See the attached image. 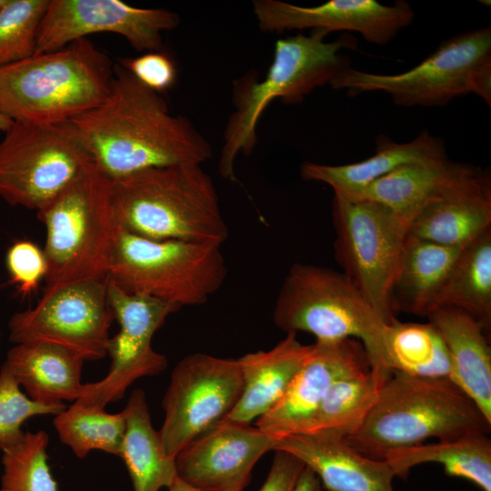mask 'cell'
<instances>
[{"label":"cell","instance_id":"6da1fadb","mask_svg":"<svg viewBox=\"0 0 491 491\" xmlns=\"http://www.w3.org/2000/svg\"><path fill=\"white\" fill-rule=\"evenodd\" d=\"M96 167L110 180L153 167L202 165L212 147L185 116L120 64L106 98L67 121Z\"/></svg>","mask_w":491,"mask_h":491},{"label":"cell","instance_id":"7a4b0ae2","mask_svg":"<svg viewBox=\"0 0 491 491\" xmlns=\"http://www.w3.org/2000/svg\"><path fill=\"white\" fill-rule=\"evenodd\" d=\"M110 202L118 226L145 238L221 246L228 237L217 191L198 164L153 167L110 180Z\"/></svg>","mask_w":491,"mask_h":491},{"label":"cell","instance_id":"3957f363","mask_svg":"<svg viewBox=\"0 0 491 491\" xmlns=\"http://www.w3.org/2000/svg\"><path fill=\"white\" fill-rule=\"evenodd\" d=\"M491 423L450 379L392 371L360 425L345 436L365 456L384 460L393 450L481 431Z\"/></svg>","mask_w":491,"mask_h":491},{"label":"cell","instance_id":"277c9868","mask_svg":"<svg viewBox=\"0 0 491 491\" xmlns=\"http://www.w3.org/2000/svg\"><path fill=\"white\" fill-rule=\"evenodd\" d=\"M87 37L0 68V111L13 121L57 125L100 105L114 75Z\"/></svg>","mask_w":491,"mask_h":491},{"label":"cell","instance_id":"5b68a950","mask_svg":"<svg viewBox=\"0 0 491 491\" xmlns=\"http://www.w3.org/2000/svg\"><path fill=\"white\" fill-rule=\"evenodd\" d=\"M329 33L313 29L308 35L298 34L279 39L273 61L259 82L245 76L235 84V111L224 133L219 172L224 178L235 180V161L238 154L249 155L256 142L257 123L275 99L298 104L315 88L329 84L350 65L342 49L356 50V38L343 34L333 42L324 39Z\"/></svg>","mask_w":491,"mask_h":491},{"label":"cell","instance_id":"8992f818","mask_svg":"<svg viewBox=\"0 0 491 491\" xmlns=\"http://www.w3.org/2000/svg\"><path fill=\"white\" fill-rule=\"evenodd\" d=\"M45 227L44 293L108 277L119 226L110 202V179L92 163L37 211Z\"/></svg>","mask_w":491,"mask_h":491},{"label":"cell","instance_id":"52a82bcc","mask_svg":"<svg viewBox=\"0 0 491 491\" xmlns=\"http://www.w3.org/2000/svg\"><path fill=\"white\" fill-rule=\"evenodd\" d=\"M273 319L287 334L306 332L316 342L357 338L371 369L391 374L383 343L386 323L343 273L314 265H293L277 295Z\"/></svg>","mask_w":491,"mask_h":491},{"label":"cell","instance_id":"ba28073f","mask_svg":"<svg viewBox=\"0 0 491 491\" xmlns=\"http://www.w3.org/2000/svg\"><path fill=\"white\" fill-rule=\"evenodd\" d=\"M350 95L379 91L401 106H442L474 93L491 105V30L456 35L415 67L396 75L342 70L330 83Z\"/></svg>","mask_w":491,"mask_h":491},{"label":"cell","instance_id":"9c48e42d","mask_svg":"<svg viewBox=\"0 0 491 491\" xmlns=\"http://www.w3.org/2000/svg\"><path fill=\"white\" fill-rule=\"evenodd\" d=\"M221 246L154 240L119 227L108 279L123 290L184 306L205 304L224 284Z\"/></svg>","mask_w":491,"mask_h":491},{"label":"cell","instance_id":"30bf717a","mask_svg":"<svg viewBox=\"0 0 491 491\" xmlns=\"http://www.w3.org/2000/svg\"><path fill=\"white\" fill-rule=\"evenodd\" d=\"M335 256L344 275L386 323L408 224L387 207L334 193Z\"/></svg>","mask_w":491,"mask_h":491},{"label":"cell","instance_id":"8fae6325","mask_svg":"<svg viewBox=\"0 0 491 491\" xmlns=\"http://www.w3.org/2000/svg\"><path fill=\"white\" fill-rule=\"evenodd\" d=\"M0 142V197L39 211L94 163L67 122L14 121Z\"/></svg>","mask_w":491,"mask_h":491},{"label":"cell","instance_id":"7c38bea8","mask_svg":"<svg viewBox=\"0 0 491 491\" xmlns=\"http://www.w3.org/2000/svg\"><path fill=\"white\" fill-rule=\"evenodd\" d=\"M107 279L73 283L43 294L34 307L10 317V342L52 343L75 352L85 361L103 358L107 355L109 328L115 319Z\"/></svg>","mask_w":491,"mask_h":491},{"label":"cell","instance_id":"4fadbf2b","mask_svg":"<svg viewBox=\"0 0 491 491\" xmlns=\"http://www.w3.org/2000/svg\"><path fill=\"white\" fill-rule=\"evenodd\" d=\"M242 390L237 360L203 353L180 360L163 398L165 418L158 431L167 456L175 459L195 437L222 421Z\"/></svg>","mask_w":491,"mask_h":491},{"label":"cell","instance_id":"5bb4252c","mask_svg":"<svg viewBox=\"0 0 491 491\" xmlns=\"http://www.w3.org/2000/svg\"><path fill=\"white\" fill-rule=\"evenodd\" d=\"M108 301L119 325L109 338L111 365L101 380L83 385L77 403L105 408L121 399L137 379L160 374L167 367L165 356L152 346L155 333L181 306L143 294L129 293L107 279Z\"/></svg>","mask_w":491,"mask_h":491},{"label":"cell","instance_id":"9a60e30c","mask_svg":"<svg viewBox=\"0 0 491 491\" xmlns=\"http://www.w3.org/2000/svg\"><path fill=\"white\" fill-rule=\"evenodd\" d=\"M178 23L177 14L172 11L135 7L119 0H49L35 55L102 32L122 35L136 51H159L162 34Z\"/></svg>","mask_w":491,"mask_h":491},{"label":"cell","instance_id":"2e32d148","mask_svg":"<svg viewBox=\"0 0 491 491\" xmlns=\"http://www.w3.org/2000/svg\"><path fill=\"white\" fill-rule=\"evenodd\" d=\"M278 441L249 424L222 420L175 456L177 476L204 491H244L256 462Z\"/></svg>","mask_w":491,"mask_h":491},{"label":"cell","instance_id":"e0dca14e","mask_svg":"<svg viewBox=\"0 0 491 491\" xmlns=\"http://www.w3.org/2000/svg\"><path fill=\"white\" fill-rule=\"evenodd\" d=\"M371 369L360 341L346 338L316 342L313 350L280 400L256 421V426L278 439L306 432L331 386L346 376Z\"/></svg>","mask_w":491,"mask_h":491},{"label":"cell","instance_id":"ac0fdd59","mask_svg":"<svg viewBox=\"0 0 491 491\" xmlns=\"http://www.w3.org/2000/svg\"><path fill=\"white\" fill-rule=\"evenodd\" d=\"M254 13L262 31L281 33L311 28L359 33L365 40L385 45L409 25L414 12L406 1L383 5L376 0H331L300 6L278 0H255Z\"/></svg>","mask_w":491,"mask_h":491},{"label":"cell","instance_id":"d6986e66","mask_svg":"<svg viewBox=\"0 0 491 491\" xmlns=\"http://www.w3.org/2000/svg\"><path fill=\"white\" fill-rule=\"evenodd\" d=\"M275 450L299 458L327 491H395V474L387 462L363 456L334 431L287 436Z\"/></svg>","mask_w":491,"mask_h":491},{"label":"cell","instance_id":"ffe728a7","mask_svg":"<svg viewBox=\"0 0 491 491\" xmlns=\"http://www.w3.org/2000/svg\"><path fill=\"white\" fill-rule=\"evenodd\" d=\"M491 228V177L476 167L408 224V235L464 248Z\"/></svg>","mask_w":491,"mask_h":491},{"label":"cell","instance_id":"44dd1931","mask_svg":"<svg viewBox=\"0 0 491 491\" xmlns=\"http://www.w3.org/2000/svg\"><path fill=\"white\" fill-rule=\"evenodd\" d=\"M313 350L289 333L267 351L246 354L237 359L243 390L223 421L249 424L269 411L284 396Z\"/></svg>","mask_w":491,"mask_h":491},{"label":"cell","instance_id":"7402d4cb","mask_svg":"<svg viewBox=\"0 0 491 491\" xmlns=\"http://www.w3.org/2000/svg\"><path fill=\"white\" fill-rule=\"evenodd\" d=\"M427 316L447 347L450 380L491 423V349L487 333L471 316L456 308L439 307Z\"/></svg>","mask_w":491,"mask_h":491},{"label":"cell","instance_id":"603a6c76","mask_svg":"<svg viewBox=\"0 0 491 491\" xmlns=\"http://www.w3.org/2000/svg\"><path fill=\"white\" fill-rule=\"evenodd\" d=\"M446 157L443 140L426 130L407 143H396L379 135L372 156L338 165L306 162L300 175L304 180L323 182L331 186L334 193L348 196L403 165L436 162Z\"/></svg>","mask_w":491,"mask_h":491},{"label":"cell","instance_id":"cb8c5ba5","mask_svg":"<svg viewBox=\"0 0 491 491\" xmlns=\"http://www.w3.org/2000/svg\"><path fill=\"white\" fill-rule=\"evenodd\" d=\"M476 168L472 165L452 162L447 157L406 165L357 193L344 196L378 203L409 224L425 206L441 197Z\"/></svg>","mask_w":491,"mask_h":491},{"label":"cell","instance_id":"d4e9b609","mask_svg":"<svg viewBox=\"0 0 491 491\" xmlns=\"http://www.w3.org/2000/svg\"><path fill=\"white\" fill-rule=\"evenodd\" d=\"M85 360L64 346L45 342L16 344L4 364L34 401L63 405L82 393L81 375Z\"/></svg>","mask_w":491,"mask_h":491},{"label":"cell","instance_id":"484cf974","mask_svg":"<svg viewBox=\"0 0 491 491\" xmlns=\"http://www.w3.org/2000/svg\"><path fill=\"white\" fill-rule=\"evenodd\" d=\"M462 249L408 235L392 291L394 312L427 316Z\"/></svg>","mask_w":491,"mask_h":491},{"label":"cell","instance_id":"4316f807","mask_svg":"<svg viewBox=\"0 0 491 491\" xmlns=\"http://www.w3.org/2000/svg\"><path fill=\"white\" fill-rule=\"evenodd\" d=\"M384 460L395 476L403 479L414 466L437 463L446 475L466 479L482 491H491V440L485 432L474 431L453 439L393 450Z\"/></svg>","mask_w":491,"mask_h":491},{"label":"cell","instance_id":"83f0119b","mask_svg":"<svg viewBox=\"0 0 491 491\" xmlns=\"http://www.w3.org/2000/svg\"><path fill=\"white\" fill-rule=\"evenodd\" d=\"M125 429L119 456L125 461L134 491H160L177 476L175 459L163 446L151 421L145 392L134 390L123 410Z\"/></svg>","mask_w":491,"mask_h":491},{"label":"cell","instance_id":"f1b7e54d","mask_svg":"<svg viewBox=\"0 0 491 491\" xmlns=\"http://www.w3.org/2000/svg\"><path fill=\"white\" fill-rule=\"evenodd\" d=\"M439 307L459 309L490 333L491 228L461 250L436 298L433 310Z\"/></svg>","mask_w":491,"mask_h":491},{"label":"cell","instance_id":"f546056e","mask_svg":"<svg viewBox=\"0 0 491 491\" xmlns=\"http://www.w3.org/2000/svg\"><path fill=\"white\" fill-rule=\"evenodd\" d=\"M387 368L409 376L428 378L451 376V363L446 343L432 324H386L383 335Z\"/></svg>","mask_w":491,"mask_h":491},{"label":"cell","instance_id":"4dcf8cb0","mask_svg":"<svg viewBox=\"0 0 491 491\" xmlns=\"http://www.w3.org/2000/svg\"><path fill=\"white\" fill-rule=\"evenodd\" d=\"M388 377L370 369L336 381L305 433L334 431L344 436L351 434L366 416Z\"/></svg>","mask_w":491,"mask_h":491},{"label":"cell","instance_id":"1f68e13d","mask_svg":"<svg viewBox=\"0 0 491 491\" xmlns=\"http://www.w3.org/2000/svg\"><path fill=\"white\" fill-rule=\"evenodd\" d=\"M54 426L62 443L78 458L101 450L119 456L125 429L123 411L116 414L75 401L55 416Z\"/></svg>","mask_w":491,"mask_h":491},{"label":"cell","instance_id":"d6a6232c","mask_svg":"<svg viewBox=\"0 0 491 491\" xmlns=\"http://www.w3.org/2000/svg\"><path fill=\"white\" fill-rule=\"evenodd\" d=\"M48 435L25 432L17 444L2 450L0 491H57L47 463Z\"/></svg>","mask_w":491,"mask_h":491},{"label":"cell","instance_id":"836d02e7","mask_svg":"<svg viewBox=\"0 0 491 491\" xmlns=\"http://www.w3.org/2000/svg\"><path fill=\"white\" fill-rule=\"evenodd\" d=\"M49 0H6L0 9V68L33 56Z\"/></svg>","mask_w":491,"mask_h":491},{"label":"cell","instance_id":"e575fe53","mask_svg":"<svg viewBox=\"0 0 491 491\" xmlns=\"http://www.w3.org/2000/svg\"><path fill=\"white\" fill-rule=\"evenodd\" d=\"M63 405H46L32 400L20 389L7 366L0 369V449L3 450L21 441L25 432L22 425L30 417L43 415H58L65 408Z\"/></svg>","mask_w":491,"mask_h":491},{"label":"cell","instance_id":"d590c367","mask_svg":"<svg viewBox=\"0 0 491 491\" xmlns=\"http://www.w3.org/2000/svg\"><path fill=\"white\" fill-rule=\"evenodd\" d=\"M6 266L11 282L24 296L37 289L47 272L44 250L28 240L17 241L8 249Z\"/></svg>","mask_w":491,"mask_h":491},{"label":"cell","instance_id":"8d00e7d4","mask_svg":"<svg viewBox=\"0 0 491 491\" xmlns=\"http://www.w3.org/2000/svg\"><path fill=\"white\" fill-rule=\"evenodd\" d=\"M120 65L139 82L158 94L171 88L175 82V65L166 54L160 51L124 59Z\"/></svg>","mask_w":491,"mask_h":491},{"label":"cell","instance_id":"74e56055","mask_svg":"<svg viewBox=\"0 0 491 491\" xmlns=\"http://www.w3.org/2000/svg\"><path fill=\"white\" fill-rule=\"evenodd\" d=\"M305 464L294 455L275 450L272 465L259 491H292Z\"/></svg>","mask_w":491,"mask_h":491},{"label":"cell","instance_id":"f35d334b","mask_svg":"<svg viewBox=\"0 0 491 491\" xmlns=\"http://www.w3.org/2000/svg\"><path fill=\"white\" fill-rule=\"evenodd\" d=\"M292 491H322V485L318 476L305 466Z\"/></svg>","mask_w":491,"mask_h":491},{"label":"cell","instance_id":"ab89813d","mask_svg":"<svg viewBox=\"0 0 491 491\" xmlns=\"http://www.w3.org/2000/svg\"><path fill=\"white\" fill-rule=\"evenodd\" d=\"M167 491H204L176 476L174 482L167 487Z\"/></svg>","mask_w":491,"mask_h":491},{"label":"cell","instance_id":"60d3db41","mask_svg":"<svg viewBox=\"0 0 491 491\" xmlns=\"http://www.w3.org/2000/svg\"><path fill=\"white\" fill-rule=\"evenodd\" d=\"M13 120L0 111V132H5L13 124Z\"/></svg>","mask_w":491,"mask_h":491},{"label":"cell","instance_id":"b9f144b4","mask_svg":"<svg viewBox=\"0 0 491 491\" xmlns=\"http://www.w3.org/2000/svg\"><path fill=\"white\" fill-rule=\"evenodd\" d=\"M6 0H0V9L5 4Z\"/></svg>","mask_w":491,"mask_h":491},{"label":"cell","instance_id":"7bdbcfd3","mask_svg":"<svg viewBox=\"0 0 491 491\" xmlns=\"http://www.w3.org/2000/svg\"><path fill=\"white\" fill-rule=\"evenodd\" d=\"M0 336H1V333H0Z\"/></svg>","mask_w":491,"mask_h":491}]
</instances>
